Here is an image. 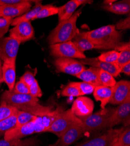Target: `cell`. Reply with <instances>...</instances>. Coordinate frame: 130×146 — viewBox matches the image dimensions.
<instances>
[{
  "label": "cell",
  "instance_id": "cb8c5ba5",
  "mask_svg": "<svg viewBox=\"0 0 130 146\" xmlns=\"http://www.w3.org/2000/svg\"><path fill=\"white\" fill-rule=\"evenodd\" d=\"M43 6L44 5L42 4L40 1H37V2L35 3L34 6L32 9H30L26 13L22 15V16L13 19V22L11 23V25L15 26L18 23L22 22L33 21L34 17L37 15V14L39 13L40 9L43 7Z\"/></svg>",
  "mask_w": 130,
  "mask_h": 146
},
{
  "label": "cell",
  "instance_id": "5bb4252c",
  "mask_svg": "<svg viewBox=\"0 0 130 146\" xmlns=\"http://www.w3.org/2000/svg\"><path fill=\"white\" fill-rule=\"evenodd\" d=\"M84 134V128L81 120L69 128L55 143L59 146H69L79 139Z\"/></svg>",
  "mask_w": 130,
  "mask_h": 146
},
{
  "label": "cell",
  "instance_id": "ba28073f",
  "mask_svg": "<svg viewBox=\"0 0 130 146\" xmlns=\"http://www.w3.org/2000/svg\"><path fill=\"white\" fill-rule=\"evenodd\" d=\"M20 44L18 40L10 36L0 38V59L4 62L16 61Z\"/></svg>",
  "mask_w": 130,
  "mask_h": 146
},
{
  "label": "cell",
  "instance_id": "8992f818",
  "mask_svg": "<svg viewBox=\"0 0 130 146\" xmlns=\"http://www.w3.org/2000/svg\"><path fill=\"white\" fill-rule=\"evenodd\" d=\"M123 123L125 126L129 125L130 123V100L119 105L115 108L113 112L109 117L103 130L112 129L115 125Z\"/></svg>",
  "mask_w": 130,
  "mask_h": 146
},
{
  "label": "cell",
  "instance_id": "9a60e30c",
  "mask_svg": "<svg viewBox=\"0 0 130 146\" xmlns=\"http://www.w3.org/2000/svg\"><path fill=\"white\" fill-rule=\"evenodd\" d=\"M123 129H117L112 128L108 129L103 135L91 139L79 144V146H110Z\"/></svg>",
  "mask_w": 130,
  "mask_h": 146
},
{
  "label": "cell",
  "instance_id": "1f68e13d",
  "mask_svg": "<svg viewBox=\"0 0 130 146\" xmlns=\"http://www.w3.org/2000/svg\"><path fill=\"white\" fill-rule=\"evenodd\" d=\"M119 56V52L116 50L109 51L100 54L98 57V60L100 62L116 64L117 61Z\"/></svg>",
  "mask_w": 130,
  "mask_h": 146
},
{
  "label": "cell",
  "instance_id": "f1b7e54d",
  "mask_svg": "<svg viewBox=\"0 0 130 146\" xmlns=\"http://www.w3.org/2000/svg\"><path fill=\"white\" fill-rule=\"evenodd\" d=\"M59 7L53 6L51 5H44L43 7L40 9L37 15L34 17L33 21L36 19L44 18L49 17L54 15L58 14Z\"/></svg>",
  "mask_w": 130,
  "mask_h": 146
},
{
  "label": "cell",
  "instance_id": "277c9868",
  "mask_svg": "<svg viewBox=\"0 0 130 146\" xmlns=\"http://www.w3.org/2000/svg\"><path fill=\"white\" fill-rule=\"evenodd\" d=\"M114 109H102L100 111L94 114L92 113L87 117L79 118L82 121L84 133H91L103 130L106 121L113 112Z\"/></svg>",
  "mask_w": 130,
  "mask_h": 146
},
{
  "label": "cell",
  "instance_id": "484cf974",
  "mask_svg": "<svg viewBox=\"0 0 130 146\" xmlns=\"http://www.w3.org/2000/svg\"><path fill=\"white\" fill-rule=\"evenodd\" d=\"M38 139L35 138H29L25 140L15 139L0 140V146H36L38 143Z\"/></svg>",
  "mask_w": 130,
  "mask_h": 146
},
{
  "label": "cell",
  "instance_id": "2e32d148",
  "mask_svg": "<svg viewBox=\"0 0 130 146\" xmlns=\"http://www.w3.org/2000/svg\"><path fill=\"white\" fill-rule=\"evenodd\" d=\"M79 62L83 65H88L90 67H97L100 70L109 72L114 77L119 76L121 72L120 67L115 63H108L100 62L98 57L85 58L81 59Z\"/></svg>",
  "mask_w": 130,
  "mask_h": 146
},
{
  "label": "cell",
  "instance_id": "f6af8a7d",
  "mask_svg": "<svg viewBox=\"0 0 130 146\" xmlns=\"http://www.w3.org/2000/svg\"><path fill=\"white\" fill-rule=\"evenodd\" d=\"M53 146H59V145H58L56 143H55V144H53Z\"/></svg>",
  "mask_w": 130,
  "mask_h": 146
},
{
  "label": "cell",
  "instance_id": "d6986e66",
  "mask_svg": "<svg viewBox=\"0 0 130 146\" xmlns=\"http://www.w3.org/2000/svg\"><path fill=\"white\" fill-rule=\"evenodd\" d=\"M92 3L93 1L88 0H71L64 5L59 7L58 13L59 22L68 19L71 17L75 10L80 5Z\"/></svg>",
  "mask_w": 130,
  "mask_h": 146
},
{
  "label": "cell",
  "instance_id": "d6a6232c",
  "mask_svg": "<svg viewBox=\"0 0 130 146\" xmlns=\"http://www.w3.org/2000/svg\"><path fill=\"white\" fill-rule=\"evenodd\" d=\"M17 111L18 109L16 108L1 102L0 105V121L11 116Z\"/></svg>",
  "mask_w": 130,
  "mask_h": 146
},
{
  "label": "cell",
  "instance_id": "60d3db41",
  "mask_svg": "<svg viewBox=\"0 0 130 146\" xmlns=\"http://www.w3.org/2000/svg\"><path fill=\"white\" fill-rule=\"evenodd\" d=\"M20 80L24 82L29 87L30 85H32L36 79H35L34 75L32 72L30 71H27L20 77Z\"/></svg>",
  "mask_w": 130,
  "mask_h": 146
},
{
  "label": "cell",
  "instance_id": "3957f363",
  "mask_svg": "<svg viewBox=\"0 0 130 146\" xmlns=\"http://www.w3.org/2000/svg\"><path fill=\"white\" fill-rule=\"evenodd\" d=\"M81 14V10H78L68 19L59 22L57 27L51 32L47 38L50 45L71 41L79 32L77 27L78 18Z\"/></svg>",
  "mask_w": 130,
  "mask_h": 146
},
{
  "label": "cell",
  "instance_id": "7c38bea8",
  "mask_svg": "<svg viewBox=\"0 0 130 146\" xmlns=\"http://www.w3.org/2000/svg\"><path fill=\"white\" fill-rule=\"evenodd\" d=\"M63 111L62 108H58L48 113L36 116L33 120L35 133L47 132L54 121Z\"/></svg>",
  "mask_w": 130,
  "mask_h": 146
},
{
  "label": "cell",
  "instance_id": "ffe728a7",
  "mask_svg": "<svg viewBox=\"0 0 130 146\" xmlns=\"http://www.w3.org/2000/svg\"><path fill=\"white\" fill-rule=\"evenodd\" d=\"M15 60L4 62L3 66V79L9 88V91H13L16 79Z\"/></svg>",
  "mask_w": 130,
  "mask_h": 146
},
{
  "label": "cell",
  "instance_id": "e0dca14e",
  "mask_svg": "<svg viewBox=\"0 0 130 146\" xmlns=\"http://www.w3.org/2000/svg\"><path fill=\"white\" fill-rule=\"evenodd\" d=\"M37 1H30L25 4L17 5L0 7V15L13 19L19 17L26 13L32 7V3Z\"/></svg>",
  "mask_w": 130,
  "mask_h": 146
},
{
  "label": "cell",
  "instance_id": "9c48e42d",
  "mask_svg": "<svg viewBox=\"0 0 130 146\" xmlns=\"http://www.w3.org/2000/svg\"><path fill=\"white\" fill-rule=\"evenodd\" d=\"M54 64L58 71L75 77L86 69L84 65L74 58H57Z\"/></svg>",
  "mask_w": 130,
  "mask_h": 146
},
{
  "label": "cell",
  "instance_id": "74e56055",
  "mask_svg": "<svg viewBox=\"0 0 130 146\" xmlns=\"http://www.w3.org/2000/svg\"><path fill=\"white\" fill-rule=\"evenodd\" d=\"M13 91L17 94H29V87L24 82L20 80L15 85Z\"/></svg>",
  "mask_w": 130,
  "mask_h": 146
},
{
  "label": "cell",
  "instance_id": "e575fe53",
  "mask_svg": "<svg viewBox=\"0 0 130 146\" xmlns=\"http://www.w3.org/2000/svg\"><path fill=\"white\" fill-rule=\"evenodd\" d=\"M61 95L64 96H82L78 88L72 82L69 83L62 90Z\"/></svg>",
  "mask_w": 130,
  "mask_h": 146
},
{
  "label": "cell",
  "instance_id": "7bdbcfd3",
  "mask_svg": "<svg viewBox=\"0 0 130 146\" xmlns=\"http://www.w3.org/2000/svg\"><path fill=\"white\" fill-rule=\"evenodd\" d=\"M121 72L124 73L127 76L130 75V62L120 67Z\"/></svg>",
  "mask_w": 130,
  "mask_h": 146
},
{
  "label": "cell",
  "instance_id": "ac0fdd59",
  "mask_svg": "<svg viewBox=\"0 0 130 146\" xmlns=\"http://www.w3.org/2000/svg\"><path fill=\"white\" fill-rule=\"evenodd\" d=\"M35 133V129L33 120L30 122L19 127H14L4 134L5 140H11L15 139H21Z\"/></svg>",
  "mask_w": 130,
  "mask_h": 146
},
{
  "label": "cell",
  "instance_id": "5b68a950",
  "mask_svg": "<svg viewBox=\"0 0 130 146\" xmlns=\"http://www.w3.org/2000/svg\"><path fill=\"white\" fill-rule=\"evenodd\" d=\"M81 121L71 110L63 111L54 121L47 132L52 133L60 138L63 134L73 125Z\"/></svg>",
  "mask_w": 130,
  "mask_h": 146
},
{
  "label": "cell",
  "instance_id": "44dd1931",
  "mask_svg": "<svg viewBox=\"0 0 130 146\" xmlns=\"http://www.w3.org/2000/svg\"><path fill=\"white\" fill-rule=\"evenodd\" d=\"M99 68L90 67L82 71L76 77L83 82L90 84L94 87L102 86L99 80Z\"/></svg>",
  "mask_w": 130,
  "mask_h": 146
},
{
  "label": "cell",
  "instance_id": "4316f807",
  "mask_svg": "<svg viewBox=\"0 0 130 146\" xmlns=\"http://www.w3.org/2000/svg\"><path fill=\"white\" fill-rule=\"evenodd\" d=\"M110 146H130V129H123Z\"/></svg>",
  "mask_w": 130,
  "mask_h": 146
},
{
  "label": "cell",
  "instance_id": "52a82bcc",
  "mask_svg": "<svg viewBox=\"0 0 130 146\" xmlns=\"http://www.w3.org/2000/svg\"><path fill=\"white\" fill-rule=\"evenodd\" d=\"M51 54L57 58L84 59L86 56L71 41H68L50 45Z\"/></svg>",
  "mask_w": 130,
  "mask_h": 146
},
{
  "label": "cell",
  "instance_id": "f546056e",
  "mask_svg": "<svg viewBox=\"0 0 130 146\" xmlns=\"http://www.w3.org/2000/svg\"><path fill=\"white\" fill-rule=\"evenodd\" d=\"M36 116H34L29 112L18 111L17 113L16 127H19L30 122L34 120Z\"/></svg>",
  "mask_w": 130,
  "mask_h": 146
},
{
  "label": "cell",
  "instance_id": "4dcf8cb0",
  "mask_svg": "<svg viewBox=\"0 0 130 146\" xmlns=\"http://www.w3.org/2000/svg\"><path fill=\"white\" fill-rule=\"evenodd\" d=\"M99 80L102 86L112 88L116 83L114 77L109 72L100 70Z\"/></svg>",
  "mask_w": 130,
  "mask_h": 146
},
{
  "label": "cell",
  "instance_id": "6da1fadb",
  "mask_svg": "<svg viewBox=\"0 0 130 146\" xmlns=\"http://www.w3.org/2000/svg\"><path fill=\"white\" fill-rule=\"evenodd\" d=\"M1 102L16 108L18 111L29 112L34 116H41L51 111L49 107L39 104V98L30 94H20L13 91H5L1 97Z\"/></svg>",
  "mask_w": 130,
  "mask_h": 146
},
{
  "label": "cell",
  "instance_id": "4fadbf2b",
  "mask_svg": "<svg viewBox=\"0 0 130 146\" xmlns=\"http://www.w3.org/2000/svg\"><path fill=\"white\" fill-rule=\"evenodd\" d=\"M94 106V102L91 99L86 96H81L74 101L71 110L79 119L92 114Z\"/></svg>",
  "mask_w": 130,
  "mask_h": 146
},
{
  "label": "cell",
  "instance_id": "603a6c76",
  "mask_svg": "<svg viewBox=\"0 0 130 146\" xmlns=\"http://www.w3.org/2000/svg\"><path fill=\"white\" fill-rule=\"evenodd\" d=\"M71 42L74 44L78 50L82 53L94 48L93 45L87 38L86 32L79 31L72 39Z\"/></svg>",
  "mask_w": 130,
  "mask_h": 146
},
{
  "label": "cell",
  "instance_id": "7402d4cb",
  "mask_svg": "<svg viewBox=\"0 0 130 146\" xmlns=\"http://www.w3.org/2000/svg\"><path fill=\"white\" fill-rule=\"evenodd\" d=\"M94 98L97 101L101 102L102 109H104L110 100L112 96V89L110 87L105 86H98L94 87L93 91Z\"/></svg>",
  "mask_w": 130,
  "mask_h": 146
},
{
  "label": "cell",
  "instance_id": "f35d334b",
  "mask_svg": "<svg viewBox=\"0 0 130 146\" xmlns=\"http://www.w3.org/2000/svg\"><path fill=\"white\" fill-rule=\"evenodd\" d=\"M29 94L35 98H40L43 95L42 91L40 88L39 83L36 80L34 82L29 86Z\"/></svg>",
  "mask_w": 130,
  "mask_h": 146
},
{
  "label": "cell",
  "instance_id": "30bf717a",
  "mask_svg": "<svg viewBox=\"0 0 130 146\" xmlns=\"http://www.w3.org/2000/svg\"><path fill=\"white\" fill-rule=\"evenodd\" d=\"M112 96L109 102L113 105H120L130 100V82L122 80L116 82L111 88Z\"/></svg>",
  "mask_w": 130,
  "mask_h": 146
},
{
  "label": "cell",
  "instance_id": "d590c367",
  "mask_svg": "<svg viewBox=\"0 0 130 146\" xmlns=\"http://www.w3.org/2000/svg\"><path fill=\"white\" fill-rule=\"evenodd\" d=\"M13 19L0 15V38H3L8 32Z\"/></svg>",
  "mask_w": 130,
  "mask_h": 146
},
{
  "label": "cell",
  "instance_id": "8fae6325",
  "mask_svg": "<svg viewBox=\"0 0 130 146\" xmlns=\"http://www.w3.org/2000/svg\"><path fill=\"white\" fill-rule=\"evenodd\" d=\"M9 36L20 43L29 41L34 36V29L30 21H25L18 23L9 31Z\"/></svg>",
  "mask_w": 130,
  "mask_h": 146
},
{
  "label": "cell",
  "instance_id": "7a4b0ae2",
  "mask_svg": "<svg viewBox=\"0 0 130 146\" xmlns=\"http://www.w3.org/2000/svg\"><path fill=\"white\" fill-rule=\"evenodd\" d=\"M88 39L94 48L107 50L115 48L121 43V34L113 25L104 26L91 31L86 32Z\"/></svg>",
  "mask_w": 130,
  "mask_h": 146
},
{
  "label": "cell",
  "instance_id": "8d00e7d4",
  "mask_svg": "<svg viewBox=\"0 0 130 146\" xmlns=\"http://www.w3.org/2000/svg\"><path fill=\"white\" fill-rule=\"evenodd\" d=\"M130 62V48H126L119 52V56L116 64L120 67Z\"/></svg>",
  "mask_w": 130,
  "mask_h": 146
},
{
  "label": "cell",
  "instance_id": "ab89813d",
  "mask_svg": "<svg viewBox=\"0 0 130 146\" xmlns=\"http://www.w3.org/2000/svg\"><path fill=\"white\" fill-rule=\"evenodd\" d=\"M29 1V0H0V7L21 5Z\"/></svg>",
  "mask_w": 130,
  "mask_h": 146
},
{
  "label": "cell",
  "instance_id": "d4e9b609",
  "mask_svg": "<svg viewBox=\"0 0 130 146\" xmlns=\"http://www.w3.org/2000/svg\"><path fill=\"white\" fill-rule=\"evenodd\" d=\"M103 8L115 14H127L129 13L130 11V1L129 0L121 1L110 5H106Z\"/></svg>",
  "mask_w": 130,
  "mask_h": 146
},
{
  "label": "cell",
  "instance_id": "bcb514c9",
  "mask_svg": "<svg viewBox=\"0 0 130 146\" xmlns=\"http://www.w3.org/2000/svg\"><path fill=\"white\" fill-rule=\"evenodd\" d=\"M49 146H53V145H49Z\"/></svg>",
  "mask_w": 130,
  "mask_h": 146
},
{
  "label": "cell",
  "instance_id": "b9f144b4",
  "mask_svg": "<svg viewBox=\"0 0 130 146\" xmlns=\"http://www.w3.org/2000/svg\"><path fill=\"white\" fill-rule=\"evenodd\" d=\"M116 28L119 30H124V29H129L130 28L129 17H128V18L118 22L116 25Z\"/></svg>",
  "mask_w": 130,
  "mask_h": 146
},
{
  "label": "cell",
  "instance_id": "83f0119b",
  "mask_svg": "<svg viewBox=\"0 0 130 146\" xmlns=\"http://www.w3.org/2000/svg\"><path fill=\"white\" fill-rule=\"evenodd\" d=\"M18 111V110L11 116L0 121V134H1V135L4 134V135L7 131L16 127Z\"/></svg>",
  "mask_w": 130,
  "mask_h": 146
},
{
  "label": "cell",
  "instance_id": "ee69618b",
  "mask_svg": "<svg viewBox=\"0 0 130 146\" xmlns=\"http://www.w3.org/2000/svg\"><path fill=\"white\" fill-rule=\"evenodd\" d=\"M3 82V66L1 64V59H0V82Z\"/></svg>",
  "mask_w": 130,
  "mask_h": 146
},
{
  "label": "cell",
  "instance_id": "836d02e7",
  "mask_svg": "<svg viewBox=\"0 0 130 146\" xmlns=\"http://www.w3.org/2000/svg\"><path fill=\"white\" fill-rule=\"evenodd\" d=\"M81 92L82 95L90 94L93 92L94 86L85 82H72Z\"/></svg>",
  "mask_w": 130,
  "mask_h": 146
}]
</instances>
